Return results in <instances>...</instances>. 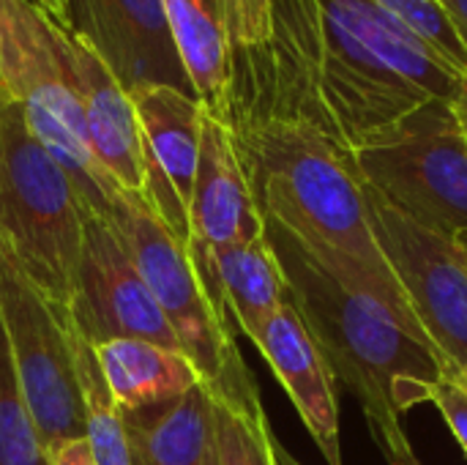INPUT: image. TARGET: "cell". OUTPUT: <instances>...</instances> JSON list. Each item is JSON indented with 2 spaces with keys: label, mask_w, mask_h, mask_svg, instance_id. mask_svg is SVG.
<instances>
[{
  "label": "cell",
  "mask_w": 467,
  "mask_h": 465,
  "mask_svg": "<svg viewBox=\"0 0 467 465\" xmlns=\"http://www.w3.org/2000/svg\"><path fill=\"white\" fill-rule=\"evenodd\" d=\"M47 455H49V465H99L85 439L52 444L47 447Z\"/></svg>",
  "instance_id": "d4e9b609"
},
{
  "label": "cell",
  "mask_w": 467,
  "mask_h": 465,
  "mask_svg": "<svg viewBox=\"0 0 467 465\" xmlns=\"http://www.w3.org/2000/svg\"><path fill=\"white\" fill-rule=\"evenodd\" d=\"M430 403L443 414L446 425L451 428L457 444L462 447L467 458V384L446 370V375L430 389Z\"/></svg>",
  "instance_id": "cb8c5ba5"
},
{
  "label": "cell",
  "mask_w": 467,
  "mask_h": 465,
  "mask_svg": "<svg viewBox=\"0 0 467 465\" xmlns=\"http://www.w3.org/2000/svg\"><path fill=\"white\" fill-rule=\"evenodd\" d=\"M213 444L219 465H279L257 386L238 397L213 395Z\"/></svg>",
  "instance_id": "44dd1931"
},
{
  "label": "cell",
  "mask_w": 467,
  "mask_h": 465,
  "mask_svg": "<svg viewBox=\"0 0 467 465\" xmlns=\"http://www.w3.org/2000/svg\"><path fill=\"white\" fill-rule=\"evenodd\" d=\"M129 249L134 266L156 296L183 354L194 362L202 384L216 397H238L254 378L235 348L227 315L211 301L189 247L161 222L140 195H120L104 217Z\"/></svg>",
  "instance_id": "8992f818"
},
{
  "label": "cell",
  "mask_w": 467,
  "mask_h": 465,
  "mask_svg": "<svg viewBox=\"0 0 467 465\" xmlns=\"http://www.w3.org/2000/svg\"><path fill=\"white\" fill-rule=\"evenodd\" d=\"M131 465H205L213 447V395L205 384L175 403L123 414Z\"/></svg>",
  "instance_id": "e0dca14e"
},
{
  "label": "cell",
  "mask_w": 467,
  "mask_h": 465,
  "mask_svg": "<svg viewBox=\"0 0 467 465\" xmlns=\"http://www.w3.org/2000/svg\"><path fill=\"white\" fill-rule=\"evenodd\" d=\"M0 77L36 140L77 186L88 214L107 217L126 189L93 153L85 110L57 38V19L33 0H0Z\"/></svg>",
  "instance_id": "5b68a950"
},
{
  "label": "cell",
  "mask_w": 467,
  "mask_h": 465,
  "mask_svg": "<svg viewBox=\"0 0 467 465\" xmlns=\"http://www.w3.org/2000/svg\"><path fill=\"white\" fill-rule=\"evenodd\" d=\"M205 465H219V458H216V444L211 447V452H208V460H205Z\"/></svg>",
  "instance_id": "f546056e"
},
{
  "label": "cell",
  "mask_w": 467,
  "mask_h": 465,
  "mask_svg": "<svg viewBox=\"0 0 467 465\" xmlns=\"http://www.w3.org/2000/svg\"><path fill=\"white\" fill-rule=\"evenodd\" d=\"M85 214L77 186L36 140L19 101L0 96V247L66 310L74 299Z\"/></svg>",
  "instance_id": "277c9868"
},
{
  "label": "cell",
  "mask_w": 467,
  "mask_h": 465,
  "mask_svg": "<svg viewBox=\"0 0 467 465\" xmlns=\"http://www.w3.org/2000/svg\"><path fill=\"white\" fill-rule=\"evenodd\" d=\"M465 129H467V118H465Z\"/></svg>",
  "instance_id": "d6a6232c"
},
{
  "label": "cell",
  "mask_w": 467,
  "mask_h": 465,
  "mask_svg": "<svg viewBox=\"0 0 467 465\" xmlns=\"http://www.w3.org/2000/svg\"><path fill=\"white\" fill-rule=\"evenodd\" d=\"M441 3L449 11L451 22L457 25V30H460V36H462L467 47V0H441Z\"/></svg>",
  "instance_id": "484cf974"
},
{
  "label": "cell",
  "mask_w": 467,
  "mask_h": 465,
  "mask_svg": "<svg viewBox=\"0 0 467 465\" xmlns=\"http://www.w3.org/2000/svg\"><path fill=\"white\" fill-rule=\"evenodd\" d=\"M189 244L208 252L249 244L265 236V219L254 203L235 148L222 121L205 112L202 145L189 200Z\"/></svg>",
  "instance_id": "9a60e30c"
},
{
  "label": "cell",
  "mask_w": 467,
  "mask_h": 465,
  "mask_svg": "<svg viewBox=\"0 0 467 465\" xmlns=\"http://www.w3.org/2000/svg\"><path fill=\"white\" fill-rule=\"evenodd\" d=\"M315 85L350 148L438 99L467 118V77L380 0H282Z\"/></svg>",
  "instance_id": "3957f363"
},
{
  "label": "cell",
  "mask_w": 467,
  "mask_h": 465,
  "mask_svg": "<svg viewBox=\"0 0 467 465\" xmlns=\"http://www.w3.org/2000/svg\"><path fill=\"white\" fill-rule=\"evenodd\" d=\"M372 236L427 340L449 370H467V263L454 238L402 214L364 181Z\"/></svg>",
  "instance_id": "9c48e42d"
},
{
  "label": "cell",
  "mask_w": 467,
  "mask_h": 465,
  "mask_svg": "<svg viewBox=\"0 0 467 465\" xmlns=\"http://www.w3.org/2000/svg\"><path fill=\"white\" fill-rule=\"evenodd\" d=\"M129 96L145 145V200L189 247V200L200 162L205 110L194 96L167 85L142 88Z\"/></svg>",
  "instance_id": "7c38bea8"
},
{
  "label": "cell",
  "mask_w": 467,
  "mask_h": 465,
  "mask_svg": "<svg viewBox=\"0 0 467 465\" xmlns=\"http://www.w3.org/2000/svg\"><path fill=\"white\" fill-rule=\"evenodd\" d=\"M227 312L252 340L285 304L287 282L282 266L263 238L211 252Z\"/></svg>",
  "instance_id": "d6986e66"
},
{
  "label": "cell",
  "mask_w": 467,
  "mask_h": 465,
  "mask_svg": "<svg viewBox=\"0 0 467 465\" xmlns=\"http://www.w3.org/2000/svg\"><path fill=\"white\" fill-rule=\"evenodd\" d=\"M57 38L82 99L96 159L126 192L145 197V145L131 96L118 85L101 58L60 22Z\"/></svg>",
  "instance_id": "5bb4252c"
},
{
  "label": "cell",
  "mask_w": 467,
  "mask_h": 465,
  "mask_svg": "<svg viewBox=\"0 0 467 465\" xmlns=\"http://www.w3.org/2000/svg\"><path fill=\"white\" fill-rule=\"evenodd\" d=\"M451 373H454V375H460V378L467 384V370H451Z\"/></svg>",
  "instance_id": "4dcf8cb0"
},
{
  "label": "cell",
  "mask_w": 467,
  "mask_h": 465,
  "mask_svg": "<svg viewBox=\"0 0 467 465\" xmlns=\"http://www.w3.org/2000/svg\"><path fill=\"white\" fill-rule=\"evenodd\" d=\"M93 348L109 395L123 414L175 403L202 384L200 370L183 351L148 340H107Z\"/></svg>",
  "instance_id": "2e32d148"
},
{
  "label": "cell",
  "mask_w": 467,
  "mask_h": 465,
  "mask_svg": "<svg viewBox=\"0 0 467 465\" xmlns=\"http://www.w3.org/2000/svg\"><path fill=\"white\" fill-rule=\"evenodd\" d=\"M71 318L90 345L148 340L183 351L156 296L107 219L85 214L82 255L74 280Z\"/></svg>",
  "instance_id": "30bf717a"
},
{
  "label": "cell",
  "mask_w": 467,
  "mask_h": 465,
  "mask_svg": "<svg viewBox=\"0 0 467 465\" xmlns=\"http://www.w3.org/2000/svg\"><path fill=\"white\" fill-rule=\"evenodd\" d=\"M74 321V318H71ZM74 367L82 403L85 441L99 465H131L123 411L109 395L107 378L99 367L96 348L74 326Z\"/></svg>",
  "instance_id": "ffe728a7"
},
{
  "label": "cell",
  "mask_w": 467,
  "mask_h": 465,
  "mask_svg": "<svg viewBox=\"0 0 467 465\" xmlns=\"http://www.w3.org/2000/svg\"><path fill=\"white\" fill-rule=\"evenodd\" d=\"M36 5H41L49 16H55L57 22L63 19V14H66V0H33Z\"/></svg>",
  "instance_id": "4316f807"
},
{
  "label": "cell",
  "mask_w": 467,
  "mask_h": 465,
  "mask_svg": "<svg viewBox=\"0 0 467 465\" xmlns=\"http://www.w3.org/2000/svg\"><path fill=\"white\" fill-rule=\"evenodd\" d=\"M454 241H457V247H460V252H462V258H465V263H467V230L457 233V236H454Z\"/></svg>",
  "instance_id": "f1b7e54d"
},
{
  "label": "cell",
  "mask_w": 467,
  "mask_h": 465,
  "mask_svg": "<svg viewBox=\"0 0 467 465\" xmlns=\"http://www.w3.org/2000/svg\"><path fill=\"white\" fill-rule=\"evenodd\" d=\"M0 465H49L44 436L19 386L0 318Z\"/></svg>",
  "instance_id": "7402d4cb"
},
{
  "label": "cell",
  "mask_w": 467,
  "mask_h": 465,
  "mask_svg": "<svg viewBox=\"0 0 467 465\" xmlns=\"http://www.w3.org/2000/svg\"><path fill=\"white\" fill-rule=\"evenodd\" d=\"M293 307L312 343L361 403L369 430L389 460L413 452L402 417L430 403V389L449 365L435 345L380 299L350 288L323 269L285 225L265 219Z\"/></svg>",
  "instance_id": "7a4b0ae2"
},
{
  "label": "cell",
  "mask_w": 467,
  "mask_h": 465,
  "mask_svg": "<svg viewBox=\"0 0 467 465\" xmlns=\"http://www.w3.org/2000/svg\"><path fill=\"white\" fill-rule=\"evenodd\" d=\"M252 343L285 386L326 463L342 465L337 378L312 343L290 296H285L282 310L252 337Z\"/></svg>",
  "instance_id": "4fadbf2b"
},
{
  "label": "cell",
  "mask_w": 467,
  "mask_h": 465,
  "mask_svg": "<svg viewBox=\"0 0 467 465\" xmlns=\"http://www.w3.org/2000/svg\"><path fill=\"white\" fill-rule=\"evenodd\" d=\"M60 25L101 58L126 93L167 85L194 96L164 0H66Z\"/></svg>",
  "instance_id": "8fae6325"
},
{
  "label": "cell",
  "mask_w": 467,
  "mask_h": 465,
  "mask_svg": "<svg viewBox=\"0 0 467 465\" xmlns=\"http://www.w3.org/2000/svg\"><path fill=\"white\" fill-rule=\"evenodd\" d=\"M356 162L361 178L410 219L449 238L467 230V129L451 104H421L356 148Z\"/></svg>",
  "instance_id": "52a82bcc"
},
{
  "label": "cell",
  "mask_w": 467,
  "mask_h": 465,
  "mask_svg": "<svg viewBox=\"0 0 467 465\" xmlns=\"http://www.w3.org/2000/svg\"><path fill=\"white\" fill-rule=\"evenodd\" d=\"M402 25H408L435 55L467 77V47L441 0H380Z\"/></svg>",
  "instance_id": "603a6c76"
},
{
  "label": "cell",
  "mask_w": 467,
  "mask_h": 465,
  "mask_svg": "<svg viewBox=\"0 0 467 465\" xmlns=\"http://www.w3.org/2000/svg\"><path fill=\"white\" fill-rule=\"evenodd\" d=\"M391 465H421L416 460V455L413 452H408V455H402V458H394V460H389Z\"/></svg>",
  "instance_id": "83f0119b"
},
{
  "label": "cell",
  "mask_w": 467,
  "mask_h": 465,
  "mask_svg": "<svg viewBox=\"0 0 467 465\" xmlns=\"http://www.w3.org/2000/svg\"><path fill=\"white\" fill-rule=\"evenodd\" d=\"M0 96H5V90H3V77H0Z\"/></svg>",
  "instance_id": "1f68e13d"
},
{
  "label": "cell",
  "mask_w": 467,
  "mask_h": 465,
  "mask_svg": "<svg viewBox=\"0 0 467 465\" xmlns=\"http://www.w3.org/2000/svg\"><path fill=\"white\" fill-rule=\"evenodd\" d=\"M0 318L44 444L85 439L71 312L41 293L0 247Z\"/></svg>",
  "instance_id": "ba28073f"
},
{
  "label": "cell",
  "mask_w": 467,
  "mask_h": 465,
  "mask_svg": "<svg viewBox=\"0 0 467 465\" xmlns=\"http://www.w3.org/2000/svg\"><path fill=\"white\" fill-rule=\"evenodd\" d=\"M213 118L263 219L285 225L323 269L421 332L372 236L356 151L315 85L282 0H233L230 77Z\"/></svg>",
  "instance_id": "6da1fadb"
},
{
  "label": "cell",
  "mask_w": 467,
  "mask_h": 465,
  "mask_svg": "<svg viewBox=\"0 0 467 465\" xmlns=\"http://www.w3.org/2000/svg\"><path fill=\"white\" fill-rule=\"evenodd\" d=\"M164 8L194 96L216 115L230 77L233 0H164Z\"/></svg>",
  "instance_id": "ac0fdd59"
}]
</instances>
